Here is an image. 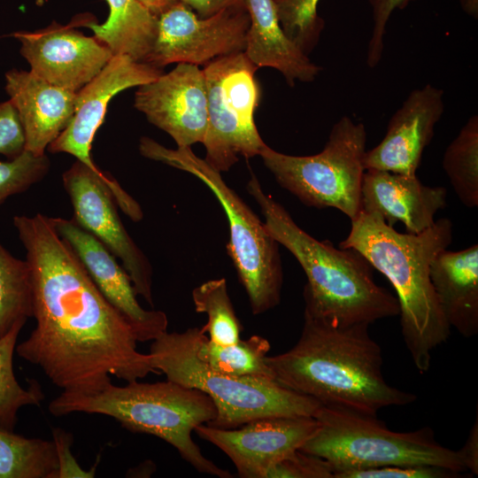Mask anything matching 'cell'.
<instances>
[{
    "label": "cell",
    "instance_id": "1",
    "mask_svg": "<svg viewBox=\"0 0 478 478\" xmlns=\"http://www.w3.org/2000/svg\"><path fill=\"white\" fill-rule=\"evenodd\" d=\"M32 278L35 327L16 346L62 391L96 390L113 375L126 382L150 373L151 356L137 351L128 320L103 296L50 217L16 215Z\"/></svg>",
    "mask_w": 478,
    "mask_h": 478
},
{
    "label": "cell",
    "instance_id": "2",
    "mask_svg": "<svg viewBox=\"0 0 478 478\" xmlns=\"http://www.w3.org/2000/svg\"><path fill=\"white\" fill-rule=\"evenodd\" d=\"M369 326H338L305 309L296 344L267 356L266 363L277 382L321 405L377 416L382 408L412 404L416 395L384 379L382 350Z\"/></svg>",
    "mask_w": 478,
    "mask_h": 478
},
{
    "label": "cell",
    "instance_id": "3",
    "mask_svg": "<svg viewBox=\"0 0 478 478\" xmlns=\"http://www.w3.org/2000/svg\"><path fill=\"white\" fill-rule=\"evenodd\" d=\"M347 237L339 243L353 249L382 274L397 293L401 332L417 370L430 366L432 351L451 333L430 280V265L450 246L453 225L447 218L420 234L399 233L377 213L360 211L351 220Z\"/></svg>",
    "mask_w": 478,
    "mask_h": 478
},
{
    "label": "cell",
    "instance_id": "4",
    "mask_svg": "<svg viewBox=\"0 0 478 478\" xmlns=\"http://www.w3.org/2000/svg\"><path fill=\"white\" fill-rule=\"evenodd\" d=\"M246 189L258 204L270 235L303 268L305 309L338 326L372 324L400 312L397 297L379 286L371 264L353 249L335 248L303 230L251 174Z\"/></svg>",
    "mask_w": 478,
    "mask_h": 478
},
{
    "label": "cell",
    "instance_id": "5",
    "mask_svg": "<svg viewBox=\"0 0 478 478\" xmlns=\"http://www.w3.org/2000/svg\"><path fill=\"white\" fill-rule=\"evenodd\" d=\"M49 412L57 417L73 412L109 416L128 431L166 441L199 473L233 477L205 458L192 439L197 426L209 423L217 415L212 399L198 389L169 380L135 381L125 386L111 382L93 391H62L50 403Z\"/></svg>",
    "mask_w": 478,
    "mask_h": 478
},
{
    "label": "cell",
    "instance_id": "6",
    "mask_svg": "<svg viewBox=\"0 0 478 478\" xmlns=\"http://www.w3.org/2000/svg\"><path fill=\"white\" fill-rule=\"evenodd\" d=\"M195 328L183 332H163L153 340L151 366L166 379L198 389L213 401L217 415L207 425L236 428L258 418L313 417L321 405L275 380L229 376L211 368L196 353Z\"/></svg>",
    "mask_w": 478,
    "mask_h": 478
},
{
    "label": "cell",
    "instance_id": "7",
    "mask_svg": "<svg viewBox=\"0 0 478 478\" xmlns=\"http://www.w3.org/2000/svg\"><path fill=\"white\" fill-rule=\"evenodd\" d=\"M313 417L318 428L299 450L325 459L334 473L385 466L466 471L459 451L437 443L429 428L397 432L377 416L326 405Z\"/></svg>",
    "mask_w": 478,
    "mask_h": 478
},
{
    "label": "cell",
    "instance_id": "8",
    "mask_svg": "<svg viewBox=\"0 0 478 478\" xmlns=\"http://www.w3.org/2000/svg\"><path fill=\"white\" fill-rule=\"evenodd\" d=\"M143 157L187 172L214 194L227 216L229 242L227 250L248 295L253 314L275 307L281 300L283 272L279 243L258 217L204 159L190 147L168 149L150 137L139 142Z\"/></svg>",
    "mask_w": 478,
    "mask_h": 478
},
{
    "label": "cell",
    "instance_id": "9",
    "mask_svg": "<svg viewBox=\"0 0 478 478\" xmlns=\"http://www.w3.org/2000/svg\"><path fill=\"white\" fill-rule=\"evenodd\" d=\"M366 143L364 124L343 116L317 154L288 155L265 144L258 156L278 184L304 204L332 207L352 220L360 212Z\"/></svg>",
    "mask_w": 478,
    "mask_h": 478
},
{
    "label": "cell",
    "instance_id": "10",
    "mask_svg": "<svg viewBox=\"0 0 478 478\" xmlns=\"http://www.w3.org/2000/svg\"><path fill=\"white\" fill-rule=\"evenodd\" d=\"M258 68L244 51L217 58L203 68L208 99L204 160L220 173L240 156H258L266 144L254 120L261 97Z\"/></svg>",
    "mask_w": 478,
    "mask_h": 478
},
{
    "label": "cell",
    "instance_id": "11",
    "mask_svg": "<svg viewBox=\"0 0 478 478\" xmlns=\"http://www.w3.org/2000/svg\"><path fill=\"white\" fill-rule=\"evenodd\" d=\"M62 181L75 221L121 261L135 294L153 306L151 265L118 212L120 207L132 220L139 221L143 216L139 204L112 177L101 176L78 160L63 173Z\"/></svg>",
    "mask_w": 478,
    "mask_h": 478
},
{
    "label": "cell",
    "instance_id": "12",
    "mask_svg": "<svg viewBox=\"0 0 478 478\" xmlns=\"http://www.w3.org/2000/svg\"><path fill=\"white\" fill-rule=\"evenodd\" d=\"M249 26L245 7L202 18L176 1L158 16L156 39L145 63L162 69L173 63L205 66L217 58L244 51Z\"/></svg>",
    "mask_w": 478,
    "mask_h": 478
},
{
    "label": "cell",
    "instance_id": "13",
    "mask_svg": "<svg viewBox=\"0 0 478 478\" xmlns=\"http://www.w3.org/2000/svg\"><path fill=\"white\" fill-rule=\"evenodd\" d=\"M318 426L314 417L271 416L231 429L201 424L194 431L222 451L240 477L265 478L274 464L299 450Z\"/></svg>",
    "mask_w": 478,
    "mask_h": 478
},
{
    "label": "cell",
    "instance_id": "14",
    "mask_svg": "<svg viewBox=\"0 0 478 478\" xmlns=\"http://www.w3.org/2000/svg\"><path fill=\"white\" fill-rule=\"evenodd\" d=\"M135 107L167 133L177 148L203 143L208 121L205 77L198 66L179 63L167 73L138 86Z\"/></svg>",
    "mask_w": 478,
    "mask_h": 478
},
{
    "label": "cell",
    "instance_id": "15",
    "mask_svg": "<svg viewBox=\"0 0 478 478\" xmlns=\"http://www.w3.org/2000/svg\"><path fill=\"white\" fill-rule=\"evenodd\" d=\"M20 54L30 72L56 86L77 92L106 66L112 51L95 36H86L73 25L53 23L46 28L18 31Z\"/></svg>",
    "mask_w": 478,
    "mask_h": 478
},
{
    "label": "cell",
    "instance_id": "16",
    "mask_svg": "<svg viewBox=\"0 0 478 478\" xmlns=\"http://www.w3.org/2000/svg\"><path fill=\"white\" fill-rule=\"evenodd\" d=\"M162 73V68L127 55H113L100 73L77 91L74 113L48 150L71 154L99 175H107L93 162L90 150L108 104L120 91L152 81Z\"/></svg>",
    "mask_w": 478,
    "mask_h": 478
},
{
    "label": "cell",
    "instance_id": "17",
    "mask_svg": "<svg viewBox=\"0 0 478 478\" xmlns=\"http://www.w3.org/2000/svg\"><path fill=\"white\" fill-rule=\"evenodd\" d=\"M50 220L103 296L131 324L137 342L153 341L167 330L166 314L158 310L147 311L140 305L129 275L99 240L73 218L57 217Z\"/></svg>",
    "mask_w": 478,
    "mask_h": 478
},
{
    "label": "cell",
    "instance_id": "18",
    "mask_svg": "<svg viewBox=\"0 0 478 478\" xmlns=\"http://www.w3.org/2000/svg\"><path fill=\"white\" fill-rule=\"evenodd\" d=\"M444 111L443 90L431 84L413 89L391 116L382 140L366 150L365 170L416 175L421 157Z\"/></svg>",
    "mask_w": 478,
    "mask_h": 478
},
{
    "label": "cell",
    "instance_id": "19",
    "mask_svg": "<svg viewBox=\"0 0 478 478\" xmlns=\"http://www.w3.org/2000/svg\"><path fill=\"white\" fill-rule=\"evenodd\" d=\"M446 201L445 188L426 186L416 175L375 169L363 173L360 211L377 213L390 227L401 221L408 234L418 235L432 227Z\"/></svg>",
    "mask_w": 478,
    "mask_h": 478
},
{
    "label": "cell",
    "instance_id": "20",
    "mask_svg": "<svg viewBox=\"0 0 478 478\" xmlns=\"http://www.w3.org/2000/svg\"><path fill=\"white\" fill-rule=\"evenodd\" d=\"M4 77L5 90L23 127L25 150L44 155L69 124L77 92L50 83L30 71L12 69Z\"/></svg>",
    "mask_w": 478,
    "mask_h": 478
},
{
    "label": "cell",
    "instance_id": "21",
    "mask_svg": "<svg viewBox=\"0 0 478 478\" xmlns=\"http://www.w3.org/2000/svg\"><path fill=\"white\" fill-rule=\"evenodd\" d=\"M250 17L244 53L258 67L279 71L290 87L312 82L322 67L313 63L283 31L274 0H245Z\"/></svg>",
    "mask_w": 478,
    "mask_h": 478
},
{
    "label": "cell",
    "instance_id": "22",
    "mask_svg": "<svg viewBox=\"0 0 478 478\" xmlns=\"http://www.w3.org/2000/svg\"><path fill=\"white\" fill-rule=\"evenodd\" d=\"M430 280L451 328L464 337L478 333V245L439 252L430 265Z\"/></svg>",
    "mask_w": 478,
    "mask_h": 478
},
{
    "label": "cell",
    "instance_id": "23",
    "mask_svg": "<svg viewBox=\"0 0 478 478\" xmlns=\"http://www.w3.org/2000/svg\"><path fill=\"white\" fill-rule=\"evenodd\" d=\"M109 15L103 24L86 22L94 36L114 55L145 63L157 35L158 17L137 0H106Z\"/></svg>",
    "mask_w": 478,
    "mask_h": 478
},
{
    "label": "cell",
    "instance_id": "24",
    "mask_svg": "<svg viewBox=\"0 0 478 478\" xmlns=\"http://www.w3.org/2000/svg\"><path fill=\"white\" fill-rule=\"evenodd\" d=\"M270 343L260 335L240 339L237 343L220 345L212 342L196 327L195 349L197 357L213 370L235 377L273 379L266 363Z\"/></svg>",
    "mask_w": 478,
    "mask_h": 478
},
{
    "label": "cell",
    "instance_id": "25",
    "mask_svg": "<svg viewBox=\"0 0 478 478\" xmlns=\"http://www.w3.org/2000/svg\"><path fill=\"white\" fill-rule=\"evenodd\" d=\"M54 442L0 430V478H58Z\"/></svg>",
    "mask_w": 478,
    "mask_h": 478
},
{
    "label": "cell",
    "instance_id": "26",
    "mask_svg": "<svg viewBox=\"0 0 478 478\" xmlns=\"http://www.w3.org/2000/svg\"><path fill=\"white\" fill-rule=\"evenodd\" d=\"M443 168L458 198L468 208L478 206V116H471L447 146Z\"/></svg>",
    "mask_w": 478,
    "mask_h": 478
},
{
    "label": "cell",
    "instance_id": "27",
    "mask_svg": "<svg viewBox=\"0 0 478 478\" xmlns=\"http://www.w3.org/2000/svg\"><path fill=\"white\" fill-rule=\"evenodd\" d=\"M27 320H19L0 338V430L14 432L18 412L27 405H40L44 394L37 382L27 389L21 387L13 372V355L21 328Z\"/></svg>",
    "mask_w": 478,
    "mask_h": 478
},
{
    "label": "cell",
    "instance_id": "28",
    "mask_svg": "<svg viewBox=\"0 0 478 478\" xmlns=\"http://www.w3.org/2000/svg\"><path fill=\"white\" fill-rule=\"evenodd\" d=\"M33 317V288L29 265L0 243V338L19 320Z\"/></svg>",
    "mask_w": 478,
    "mask_h": 478
},
{
    "label": "cell",
    "instance_id": "29",
    "mask_svg": "<svg viewBox=\"0 0 478 478\" xmlns=\"http://www.w3.org/2000/svg\"><path fill=\"white\" fill-rule=\"evenodd\" d=\"M195 310L207 315L201 328L209 333V340L220 345L237 343L241 337V324L229 298L225 278L209 280L192 291Z\"/></svg>",
    "mask_w": 478,
    "mask_h": 478
},
{
    "label": "cell",
    "instance_id": "30",
    "mask_svg": "<svg viewBox=\"0 0 478 478\" xmlns=\"http://www.w3.org/2000/svg\"><path fill=\"white\" fill-rule=\"evenodd\" d=\"M281 26L306 55L318 44L325 22L318 14L320 0H274Z\"/></svg>",
    "mask_w": 478,
    "mask_h": 478
},
{
    "label": "cell",
    "instance_id": "31",
    "mask_svg": "<svg viewBox=\"0 0 478 478\" xmlns=\"http://www.w3.org/2000/svg\"><path fill=\"white\" fill-rule=\"evenodd\" d=\"M50 169L46 154L24 150L15 158L0 160V204L9 197L26 191L42 180Z\"/></svg>",
    "mask_w": 478,
    "mask_h": 478
},
{
    "label": "cell",
    "instance_id": "32",
    "mask_svg": "<svg viewBox=\"0 0 478 478\" xmlns=\"http://www.w3.org/2000/svg\"><path fill=\"white\" fill-rule=\"evenodd\" d=\"M265 478H334V472L325 459L297 450L274 464Z\"/></svg>",
    "mask_w": 478,
    "mask_h": 478
},
{
    "label": "cell",
    "instance_id": "33",
    "mask_svg": "<svg viewBox=\"0 0 478 478\" xmlns=\"http://www.w3.org/2000/svg\"><path fill=\"white\" fill-rule=\"evenodd\" d=\"M459 474L432 466H385L334 473V478H452Z\"/></svg>",
    "mask_w": 478,
    "mask_h": 478
},
{
    "label": "cell",
    "instance_id": "34",
    "mask_svg": "<svg viewBox=\"0 0 478 478\" xmlns=\"http://www.w3.org/2000/svg\"><path fill=\"white\" fill-rule=\"evenodd\" d=\"M411 1L413 0H368L373 14L372 35L366 52L369 67H376L382 59L386 26L391 14L397 9L405 8Z\"/></svg>",
    "mask_w": 478,
    "mask_h": 478
},
{
    "label": "cell",
    "instance_id": "35",
    "mask_svg": "<svg viewBox=\"0 0 478 478\" xmlns=\"http://www.w3.org/2000/svg\"><path fill=\"white\" fill-rule=\"evenodd\" d=\"M25 150V135L18 112L9 99L0 103V155L7 159Z\"/></svg>",
    "mask_w": 478,
    "mask_h": 478
},
{
    "label": "cell",
    "instance_id": "36",
    "mask_svg": "<svg viewBox=\"0 0 478 478\" xmlns=\"http://www.w3.org/2000/svg\"><path fill=\"white\" fill-rule=\"evenodd\" d=\"M52 436L58 460V478L95 476V467L89 471L83 470L73 456L71 452L73 441L72 434L58 428L52 430Z\"/></svg>",
    "mask_w": 478,
    "mask_h": 478
},
{
    "label": "cell",
    "instance_id": "37",
    "mask_svg": "<svg viewBox=\"0 0 478 478\" xmlns=\"http://www.w3.org/2000/svg\"><path fill=\"white\" fill-rule=\"evenodd\" d=\"M191 8L202 18L213 15L224 9L245 7V0H177ZM246 8V7H245Z\"/></svg>",
    "mask_w": 478,
    "mask_h": 478
},
{
    "label": "cell",
    "instance_id": "38",
    "mask_svg": "<svg viewBox=\"0 0 478 478\" xmlns=\"http://www.w3.org/2000/svg\"><path fill=\"white\" fill-rule=\"evenodd\" d=\"M466 470L478 474V419L475 420L463 447L458 451Z\"/></svg>",
    "mask_w": 478,
    "mask_h": 478
},
{
    "label": "cell",
    "instance_id": "39",
    "mask_svg": "<svg viewBox=\"0 0 478 478\" xmlns=\"http://www.w3.org/2000/svg\"><path fill=\"white\" fill-rule=\"evenodd\" d=\"M157 17L177 0H137Z\"/></svg>",
    "mask_w": 478,
    "mask_h": 478
},
{
    "label": "cell",
    "instance_id": "40",
    "mask_svg": "<svg viewBox=\"0 0 478 478\" xmlns=\"http://www.w3.org/2000/svg\"><path fill=\"white\" fill-rule=\"evenodd\" d=\"M460 5L463 11L471 17H478V0H460Z\"/></svg>",
    "mask_w": 478,
    "mask_h": 478
}]
</instances>
